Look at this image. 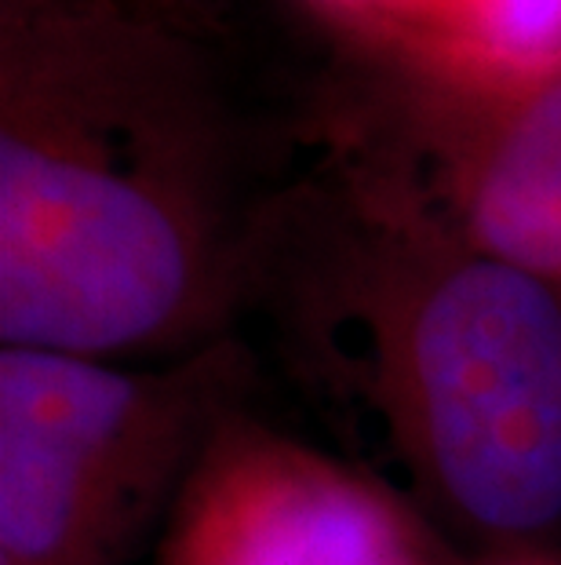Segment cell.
<instances>
[{
  "mask_svg": "<svg viewBox=\"0 0 561 565\" xmlns=\"http://www.w3.org/2000/svg\"><path fill=\"white\" fill-rule=\"evenodd\" d=\"M471 226L482 256L561 274V81L510 121L477 175Z\"/></svg>",
  "mask_w": 561,
  "mask_h": 565,
  "instance_id": "cell-5",
  "label": "cell"
},
{
  "mask_svg": "<svg viewBox=\"0 0 561 565\" xmlns=\"http://www.w3.org/2000/svg\"><path fill=\"white\" fill-rule=\"evenodd\" d=\"M161 565H427L412 529L343 467L234 438L190 478Z\"/></svg>",
  "mask_w": 561,
  "mask_h": 565,
  "instance_id": "cell-4",
  "label": "cell"
},
{
  "mask_svg": "<svg viewBox=\"0 0 561 565\" xmlns=\"http://www.w3.org/2000/svg\"><path fill=\"white\" fill-rule=\"evenodd\" d=\"M404 383L427 471L474 525L532 536L561 522V296L477 256L420 299Z\"/></svg>",
  "mask_w": 561,
  "mask_h": 565,
  "instance_id": "cell-1",
  "label": "cell"
},
{
  "mask_svg": "<svg viewBox=\"0 0 561 565\" xmlns=\"http://www.w3.org/2000/svg\"><path fill=\"white\" fill-rule=\"evenodd\" d=\"M161 380L106 358L0 354V565H103L172 449Z\"/></svg>",
  "mask_w": 561,
  "mask_h": 565,
  "instance_id": "cell-3",
  "label": "cell"
},
{
  "mask_svg": "<svg viewBox=\"0 0 561 565\" xmlns=\"http://www.w3.org/2000/svg\"><path fill=\"white\" fill-rule=\"evenodd\" d=\"M449 19L488 70L543 77L561 66V0H452Z\"/></svg>",
  "mask_w": 561,
  "mask_h": 565,
  "instance_id": "cell-6",
  "label": "cell"
},
{
  "mask_svg": "<svg viewBox=\"0 0 561 565\" xmlns=\"http://www.w3.org/2000/svg\"><path fill=\"white\" fill-rule=\"evenodd\" d=\"M197 256L150 186L8 125L0 136V340L110 358L186 318Z\"/></svg>",
  "mask_w": 561,
  "mask_h": 565,
  "instance_id": "cell-2",
  "label": "cell"
}]
</instances>
